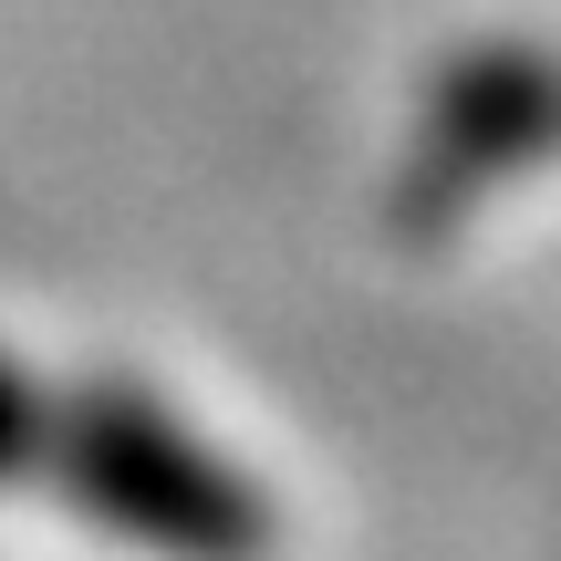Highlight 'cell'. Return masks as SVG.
Instances as JSON below:
<instances>
[{
  "mask_svg": "<svg viewBox=\"0 0 561 561\" xmlns=\"http://www.w3.org/2000/svg\"><path fill=\"white\" fill-rule=\"evenodd\" d=\"M530 167H561V42H468L426 73L385 219L405 240H437Z\"/></svg>",
  "mask_w": 561,
  "mask_h": 561,
  "instance_id": "2",
  "label": "cell"
},
{
  "mask_svg": "<svg viewBox=\"0 0 561 561\" xmlns=\"http://www.w3.org/2000/svg\"><path fill=\"white\" fill-rule=\"evenodd\" d=\"M21 468H62L94 520L167 541V551H198V561L261 541V489L229 458H208L187 426H167V405L53 396L0 354V479H21Z\"/></svg>",
  "mask_w": 561,
  "mask_h": 561,
  "instance_id": "1",
  "label": "cell"
}]
</instances>
